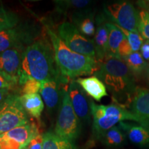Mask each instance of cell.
Instances as JSON below:
<instances>
[{"mask_svg":"<svg viewBox=\"0 0 149 149\" xmlns=\"http://www.w3.org/2000/svg\"><path fill=\"white\" fill-rule=\"evenodd\" d=\"M30 79L40 81L61 79L68 81L59 72L53 47L46 38H38L24 52L18 74L19 85L23 86Z\"/></svg>","mask_w":149,"mask_h":149,"instance_id":"obj_1","label":"cell"},{"mask_svg":"<svg viewBox=\"0 0 149 149\" xmlns=\"http://www.w3.org/2000/svg\"><path fill=\"white\" fill-rule=\"evenodd\" d=\"M94 74L111 93L113 101L126 108L130 106L137 87L134 75L122 59H107Z\"/></svg>","mask_w":149,"mask_h":149,"instance_id":"obj_2","label":"cell"},{"mask_svg":"<svg viewBox=\"0 0 149 149\" xmlns=\"http://www.w3.org/2000/svg\"><path fill=\"white\" fill-rule=\"evenodd\" d=\"M45 31L53 47L55 59L61 75L68 80L95 73L100 65L95 59L72 51L48 24Z\"/></svg>","mask_w":149,"mask_h":149,"instance_id":"obj_3","label":"cell"},{"mask_svg":"<svg viewBox=\"0 0 149 149\" xmlns=\"http://www.w3.org/2000/svg\"><path fill=\"white\" fill-rule=\"evenodd\" d=\"M91 116L93 117V133L96 139H100L104 133L116 124L124 121L135 122L149 128V121L132 113L126 107L113 101L109 105L97 104L90 101Z\"/></svg>","mask_w":149,"mask_h":149,"instance_id":"obj_4","label":"cell"},{"mask_svg":"<svg viewBox=\"0 0 149 149\" xmlns=\"http://www.w3.org/2000/svg\"><path fill=\"white\" fill-rule=\"evenodd\" d=\"M68 86L64 85L62 90V99L59 107L55 127V133L61 138L73 141L78 138L81 132V122L72 107Z\"/></svg>","mask_w":149,"mask_h":149,"instance_id":"obj_5","label":"cell"},{"mask_svg":"<svg viewBox=\"0 0 149 149\" xmlns=\"http://www.w3.org/2000/svg\"><path fill=\"white\" fill-rule=\"evenodd\" d=\"M29 122V116L15 91L0 104V135Z\"/></svg>","mask_w":149,"mask_h":149,"instance_id":"obj_6","label":"cell"},{"mask_svg":"<svg viewBox=\"0 0 149 149\" xmlns=\"http://www.w3.org/2000/svg\"><path fill=\"white\" fill-rule=\"evenodd\" d=\"M104 12L112 23L126 31L139 33V13L132 3L117 1L105 3Z\"/></svg>","mask_w":149,"mask_h":149,"instance_id":"obj_7","label":"cell"},{"mask_svg":"<svg viewBox=\"0 0 149 149\" xmlns=\"http://www.w3.org/2000/svg\"><path fill=\"white\" fill-rule=\"evenodd\" d=\"M39 34L38 27L29 23L0 31V53L13 48L26 49L38 39Z\"/></svg>","mask_w":149,"mask_h":149,"instance_id":"obj_8","label":"cell"},{"mask_svg":"<svg viewBox=\"0 0 149 149\" xmlns=\"http://www.w3.org/2000/svg\"><path fill=\"white\" fill-rule=\"evenodd\" d=\"M58 36L72 51L96 59L93 41L81 34L72 23L62 22L58 26Z\"/></svg>","mask_w":149,"mask_h":149,"instance_id":"obj_9","label":"cell"},{"mask_svg":"<svg viewBox=\"0 0 149 149\" xmlns=\"http://www.w3.org/2000/svg\"><path fill=\"white\" fill-rule=\"evenodd\" d=\"M68 90L72 107L80 122H90L91 116L90 102H88L87 100L86 93L73 79L70 81Z\"/></svg>","mask_w":149,"mask_h":149,"instance_id":"obj_10","label":"cell"},{"mask_svg":"<svg viewBox=\"0 0 149 149\" xmlns=\"http://www.w3.org/2000/svg\"><path fill=\"white\" fill-rule=\"evenodd\" d=\"M67 83L68 81L61 79H53L42 81L40 92L48 111H53L59 107L62 99L63 88L61 89V86Z\"/></svg>","mask_w":149,"mask_h":149,"instance_id":"obj_11","label":"cell"},{"mask_svg":"<svg viewBox=\"0 0 149 149\" xmlns=\"http://www.w3.org/2000/svg\"><path fill=\"white\" fill-rule=\"evenodd\" d=\"M107 20L104 15L98 16L96 19V30L93 38L95 58L98 64L104 62L108 57L109 47V29Z\"/></svg>","mask_w":149,"mask_h":149,"instance_id":"obj_12","label":"cell"},{"mask_svg":"<svg viewBox=\"0 0 149 149\" xmlns=\"http://www.w3.org/2000/svg\"><path fill=\"white\" fill-rule=\"evenodd\" d=\"M25 49L13 48L0 53V71L18 80L22 56Z\"/></svg>","mask_w":149,"mask_h":149,"instance_id":"obj_13","label":"cell"},{"mask_svg":"<svg viewBox=\"0 0 149 149\" xmlns=\"http://www.w3.org/2000/svg\"><path fill=\"white\" fill-rule=\"evenodd\" d=\"M128 140L140 147L149 148V128L135 123L122 122L118 124Z\"/></svg>","mask_w":149,"mask_h":149,"instance_id":"obj_14","label":"cell"},{"mask_svg":"<svg viewBox=\"0 0 149 149\" xmlns=\"http://www.w3.org/2000/svg\"><path fill=\"white\" fill-rule=\"evenodd\" d=\"M72 24L78 31L86 37L94 36L95 33V24L94 13L91 8L74 11L72 15Z\"/></svg>","mask_w":149,"mask_h":149,"instance_id":"obj_15","label":"cell"},{"mask_svg":"<svg viewBox=\"0 0 149 149\" xmlns=\"http://www.w3.org/2000/svg\"><path fill=\"white\" fill-rule=\"evenodd\" d=\"M86 94L97 102H100L102 98L109 95L107 88L103 81L95 75L85 78H78L75 80Z\"/></svg>","mask_w":149,"mask_h":149,"instance_id":"obj_16","label":"cell"},{"mask_svg":"<svg viewBox=\"0 0 149 149\" xmlns=\"http://www.w3.org/2000/svg\"><path fill=\"white\" fill-rule=\"evenodd\" d=\"M3 135L19 143L23 148L27 146L31 141L40 134L37 126L33 123L29 122L3 133Z\"/></svg>","mask_w":149,"mask_h":149,"instance_id":"obj_17","label":"cell"},{"mask_svg":"<svg viewBox=\"0 0 149 149\" xmlns=\"http://www.w3.org/2000/svg\"><path fill=\"white\" fill-rule=\"evenodd\" d=\"M130 107L134 114L149 121V89L137 87Z\"/></svg>","mask_w":149,"mask_h":149,"instance_id":"obj_18","label":"cell"},{"mask_svg":"<svg viewBox=\"0 0 149 149\" xmlns=\"http://www.w3.org/2000/svg\"><path fill=\"white\" fill-rule=\"evenodd\" d=\"M20 101L28 115L36 119L40 118L44 109V102L40 94L23 95L20 96Z\"/></svg>","mask_w":149,"mask_h":149,"instance_id":"obj_19","label":"cell"},{"mask_svg":"<svg viewBox=\"0 0 149 149\" xmlns=\"http://www.w3.org/2000/svg\"><path fill=\"white\" fill-rule=\"evenodd\" d=\"M107 26L109 29V47L107 59L110 57L120 59L118 53L119 48L126 36L120 31V29L111 22H107Z\"/></svg>","mask_w":149,"mask_h":149,"instance_id":"obj_20","label":"cell"},{"mask_svg":"<svg viewBox=\"0 0 149 149\" xmlns=\"http://www.w3.org/2000/svg\"><path fill=\"white\" fill-rule=\"evenodd\" d=\"M126 135L120 126H115L104 133L100 140L109 147H120L126 143Z\"/></svg>","mask_w":149,"mask_h":149,"instance_id":"obj_21","label":"cell"},{"mask_svg":"<svg viewBox=\"0 0 149 149\" xmlns=\"http://www.w3.org/2000/svg\"><path fill=\"white\" fill-rule=\"evenodd\" d=\"M43 149H77L72 141L61 138L53 132L43 135Z\"/></svg>","mask_w":149,"mask_h":149,"instance_id":"obj_22","label":"cell"},{"mask_svg":"<svg viewBox=\"0 0 149 149\" xmlns=\"http://www.w3.org/2000/svg\"><path fill=\"white\" fill-rule=\"evenodd\" d=\"M122 60L125 62L132 74L136 77L141 75L143 72L146 71L148 66V63L139 52H133L122 59Z\"/></svg>","mask_w":149,"mask_h":149,"instance_id":"obj_23","label":"cell"},{"mask_svg":"<svg viewBox=\"0 0 149 149\" xmlns=\"http://www.w3.org/2000/svg\"><path fill=\"white\" fill-rule=\"evenodd\" d=\"M55 10L58 13L65 15L68 10L72 9L74 11L89 8V6L92 3L88 0H67V1H54Z\"/></svg>","mask_w":149,"mask_h":149,"instance_id":"obj_24","label":"cell"},{"mask_svg":"<svg viewBox=\"0 0 149 149\" xmlns=\"http://www.w3.org/2000/svg\"><path fill=\"white\" fill-rule=\"evenodd\" d=\"M116 26L126 36L133 52H138L139 50H140V48L141 45H142L143 42H144V38L141 37V35L139 33H137L126 31V30L120 27L119 26Z\"/></svg>","mask_w":149,"mask_h":149,"instance_id":"obj_25","label":"cell"},{"mask_svg":"<svg viewBox=\"0 0 149 149\" xmlns=\"http://www.w3.org/2000/svg\"><path fill=\"white\" fill-rule=\"evenodd\" d=\"M138 31L145 40H149V13L145 10L139 12Z\"/></svg>","mask_w":149,"mask_h":149,"instance_id":"obj_26","label":"cell"},{"mask_svg":"<svg viewBox=\"0 0 149 149\" xmlns=\"http://www.w3.org/2000/svg\"><path fill=\"white\" fill-rule=\"evenodd\" d=\"M19 17L13 12L4 16L0 17V31L16 27L19 24Z\"/></svg>","mask_w":149,"mask_h":149,"instance_id":"obj_27","label":"cell"},{"mask_svg":"<svg viewBox=\"0 0 149 149\" xmlns=\"http://www.w3.org/2000/svg\"><path fill=\"white\" fill-rule=\"evenodd\" d=\"M17 84H19L17 79L5 72L0 71V90L9 89L15 91V88Z\"/></svg>","mask_w":149,"mask_h":149,"instance_id":"obj_28","label":"cell"},{"mask_svg":"<svg viewBox=\"0 0 149 149\" xmlns=\"http://www.w3.org/2000/svg\"><path fill=\"white\" fill-rule=\"evenodd\" d=\"M42 81H37L35 79H30L22 86V93L24 95L36 94L40 91Z\"/></svg>","mask_w":149,"mask_h":149,"instance_id":"obj_29","label":"cell"},{"mask_svg":"<svg viewBox=\"0 0 149 149\" xmlns=\"http://www.w3.org/2000/svg\"><path fill=\"white\" fill-rule=\"evenodd\" d=\"M22 146L13 139L6 137L3 134L0 135V149H20Z\"/></svg>","mask_w":149,"mask_h":149,"instance_id":"obj_30","label":"cell"},{"mask_svg":"<svg viewBox=\"0 0 149 149\" xmlns=\"http://www.w3.org/2000/svg\"><path fill=\"white\" fill-rule=\"evenodd\" d=\"M118 53L119 56H120L121 59H124V57H127L130 53H133V51H132L131 47H130L126 37H125L124 39V40L122 41V42L121 43L120 48H119Z\"/></svg>","mask_w":149,"mask_h":149,"instance_id":"obj_31","label":"cell"},{"mask_svg":"<svg viewBox=\"0 0 149 149\" xmlns=\"http://www.w3.org/2000/svg\"><path fill=\"white\" fill-rule=\"evenodd\" d=\"M43 142L44 137L43 135L40 134L31 141L28 145L27 149H43Z\"/></svg>","mask_w":149,"mask_h":149,"instance_id":"obj_32","label":"cell"},{"mask_svg":"<svg viewBox=\"0 0 149 149\" xmlns=\"http://www.w3.org/2000/svg\"><path fill=\"white\" fill-rule=\"evenodd\" d=\"M140 54L146 61H149V40H144L140 48Z\"/></svg>","mask_w":149,"mask_h":149,"instance_id":"obj_33","label":"cell"},{"mask_svg":"<svg viewBox=\"0 0 149 149\" xmlns=\"http://www.w3.org/2000/svg\"><path fill=\"white\" fill-rule=\"evenodd\" d=\"M12 90H9V89H2L0 90V104L4 101L10 95V93L13 92Z\"/></svg>","mask_w":149,"mask_h":149,"instance_id":"obj_34","label":"cell"},{"mask_svg":"<svg viewBox=\"0 0 149 149\" xmlns=\"http://www.w3.org/2000/svg\"><path fill=\"white\" fill-rule=\"evenodd\" d=\"M10 12L11 11L7 10V9L4 7V6H3L2 2L0 1V17L6 15L10 13Z\"/></svg>","mask_w":149,"mask_h":149,"instance_id":"obj_35","label":"cell"},{"mask_svg":"<svg viewBox=\"0 0 149 149\" xmlns=\"http://www.w3.org/2000/svg\"><path fill=\"white\" fill-rule=\"evenodd\" d=\"M146 77L147 81H148V84H149V64H148V66H147L146 70Z\"/></svg>","mask_w":149,"mask_h":149,"instance_id":"obj_36","label":"cell"},{"mask_svg":"<svg viewBox=\"0 0 149 149\" xmlns=\"http://www.w3.org/2000/svg\"><path fill=\"white\" fill-rule=\"evenodd\" d=\"M146 11H147V10H146ZM148 13H149V10H148Z\"/></svg>","mask_w":149,"mask_h":149,"instance_id":"obj_37","label":"cell"}]
</instances>
